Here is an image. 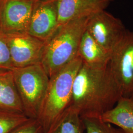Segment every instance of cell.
Listing matches in <instances>:
<instances>
[{"label": "cell", "mask_w": 133, "mask_h": 133, "mask_svg": "<svg viewBox=\"0 0 133 133\" xmlns=\"http://www.w3.org/2000/svg\"><path fill=\"white\" fill-rule=\"evenodd\" d=\"M12 70L24 114L37 119L49 82L48 74L41 64Z\"/></svg>", "instance_id": "cell-4"}, {"label": "cell", "mask_w": 133, "mask_h": 133, "mask_svg": "<svg viewBox=\"0 0 133 133\" xmlns=\"http://www.w3.org/2000/svg\"><path fill=\"white\" fill-rule=\"evenodd\" d=\"M127 30L121 19L106 10L90 17L86 29L93 38L110 53Z\"/></svg>", "instance_id": "cell-7"}, {"label": "cell", "mask_w": 133, "mask_h": 133, "mask_svg": "<svg viewBox=\"0 0 133 133\" xmlns=\"http://www.w3.org/2000/svg\"><path fill=\"white\" fill-rule=\"evenodd\" d=\"M89 17L75 19L59 25L45 42L41 64L49 78L77 56Z\"/></svg>", "instance_id": "cell-3"}, {"label": "cell", "mask_w": 133, "mask_h": 133, "mask_svg": "<svg viewBox=\"0 0 133 133\" xmlns=\"http://www.w3.org/2000/svg\"><path fill=\"white\" fill-rule=\"evenodd\" d=\"M10 133H43V132L37 119H30Z\"/></svg>", "instance_id": "cell-18"}, {"label": "cell", "mask_w": 133, "mask_h": 133, "mask_svg": "<svg viewBox=\"0 0 133 133\" xmlns=\"http://www.w3.org/2000/svg\"><path fill=\"white\" fill-rule=\"evenodd\" d=\"M57 1L37 2L27 33L45 42L52 36L59 26Z\"/></svg>", "instance_id": "cell-9"}, {"label": "cell", "mask_w": 133, "mask_h": 133, "mask_svg": "<svg viewBox=\"0 0 133 133\" xmlns=\"http://www.w3.org/2000/svg\"><path fill=\"white\" fill-rule=\"evenodd\" d=\"M4 1V0H0V19H1V13H2V10L3 8Z\"/></svg>", "instance_id": "cell-19"}, {"label": "cell", "mask_w": 133, "mask_h": 133, "mask_svg": "<svg viewBox=\"0 0 133 133\" xmlns=\"http://www.w3.org/2000/svg\"><path fill=\"white\" fill-rule=\"evenodd\" d=\"M37 3L32 0H4L0 30L5 34L28 33Z\"/></svg>", "instance_id": "cell-8"}, {"label": "cell", "mask_w": 133, "mask_h": 133, "mask_svg": "<svg viewBox=\"0 0 133 133\" xmlns=\"http://www.w3.org/2000/svg\"><path fill=\"white\" fill-rule=\"evenodd\" d=\"M82 64L77 55L49 79L48 89L39 110L37 120L43 133H51L71 105L72 86Z\"/></svg>", "instance_id": "cell-2"}, {"label": "cell", "mask_w": 133, "mask_h": 133, "mask_svg": "<svg viewBox=\"0 0 133 133\" xmlns=\"http://www.w3.org/2000/svg\"><path fill=\"white\" fill-rule=\"evenodd\" d=\"M81 118L85 133H125L121 129L114 128L111 124L104 121L101 117H83Z\"/></svg>", "instance_id": "cell-16"}, {"label": "cell", "mask_w": 133, "mask_h": 133, "mask_svg": "<svg viewBox=\"0 0 133 133\" xmlns=\"http://www.w3.org/2000/svg\"><path fill=\"white\" fill-rule=\"evenodd\" d=\"M51 133H85L84 123L79 112L70 106Z\"/></svg>", "instance_id": "cell-14"}, {"label": "cell", "mask_w": 133, "mask_h": 133, "mask_svg": "<svg viewBox=\"0 0 133 133\" xmlns=\"http://www.w3.org/2000/svg\"><path fill=\"white\" fill-rule=\"evenodd\" d=\"M114 0H58L59 26L105 10Z\"/></svg>", "instance_id": "cell-10"}, {"label": "cell", "mask_w": 133, "mask_h": 133, "mask_svg": "<svg viewBox=\"0 0 133 133\" xmlns=\"http://www.w3.org/2000/svg\"><path fill=\"white\" fill-rule=\"evenodd\" d=\"M30 119L22 112L0 110V133H11Z\"/></svg>", "instance_id": "cell-15"}, {"label": "cell", "mask_w": 133, "mask_h": 133, "mask_svg": "<svg viewBox=\"0 0 133 133\" xmlns=\"http://www.w3.org/2000/svg\"><path fill=\"white\" fill-rule=\"evenodd\" d=\"M101 118L118 127L125 133H133V97H121L114 107Z\"/></svg>", "instance_id": "cell-12"}, {"label": "cell", "mask_w": 133, "mask_h": 133, "mask_svg": "<svg viewBox=\"0 0 133 133\" xmlns=\"http://www.w3.org/2000/svg\"><path fill=\"white\" fill-rule=\"evenodd\" d=\"M13 69L10 50L5 35L0 30V69L12 70Z\"/></svg>", "instance_id": "cell-17"}, {"label": "cell", "mask_w": 133, "mask_h": 133, "mask_svg": "<svg viewBox=\"0 0 133 133\" xmlns=\"http://www.w3.org/2000/svg\"><path fill=\"white\" fill-rule=\"evenodd\" d=\"M122 94L109 66L96 68L82 63L75 78L70 106L81 117H101L112 109Z\"/></svg>", "instance_id": "cell-1"}, {"label": "cell", "mask_w": 133, "mask_h": 133, "mask_svg": "<svg viewBox=\"0 0 133 133\" xmlns=\"http://www.w3.org/2000/svg\"><path fill=\"white\" fill-rule=\"evenodd\" d=\"M109 66L122 97H133V31L127 29L113 49Z\"/></svg>", "instance_id": "cell-5"}, {"label": "cell", "mask_w": 133, "mask_h": 133, "mask_svg": "<svg viewBox=\"0 0 133 133\" xmlns=\"http://www.w3.org/2000/svg\"><path fill=\"white\" fill-rule=\"evenodd\" d=\"M36 2H48L51 1H55V0H32Z\"/></svg>", "instance_id": "cell-20"}, {"label": "cell", "mask_w": 133, "mask_h": 133, "mask_svg": "<svg viewBox=\"0 0 133 133\" xmlns=\"http://www.w3.org/2000/svg\"><path fill=\"white\" fill-rule=\"evenodd\" d=\"M0 110L24 113L12 70L0 69Z\"/></svg>", "instance_id": "cell-13"}, {"label": "cell", "mask_w": 133, "mask_h": 133, "mask_svg": "<svg viewBox=\"0 0 133 133\" xmlns=\"http://www.w3.org/2000/svg\"><path fill=\"white\" fill-rule=\"evenodd\" d=\"M78 55L83 64L102 69L109 66L111 53L97 43L86 30L81 39Z\"/></svg>", "instance_id": "cell-11"}, {"label": "cell", "mask_w": 133, "mask_h": 133, "mask_svg": "<svg viewBox=\"0 0 133 133\" xmlns=\"http://www.w3.org/2000/svg\"><path fill=\"white\" fill-rule=\"evenodd\" d=\"M4 34L14 69L41 64L45 41L27 33Z\"/></svg>", "instance_id": "cell-6"}]
</instances>
